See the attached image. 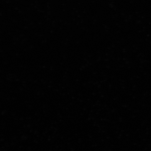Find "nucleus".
I'll use <instances>...</instances> for the list:
<instances>
[]
</instances>
